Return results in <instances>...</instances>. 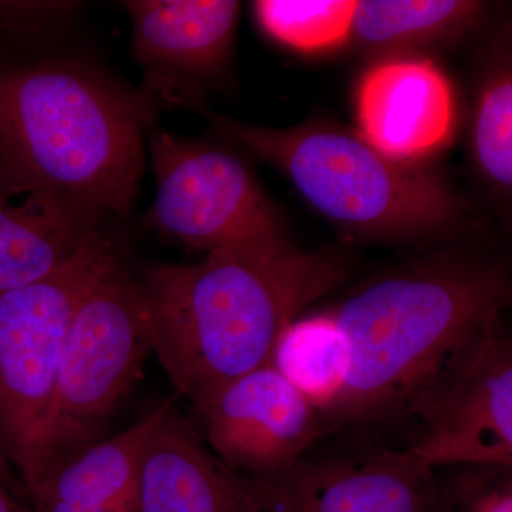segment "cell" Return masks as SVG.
<instances>
[{"instance_id": "1", "label": "cell", "mask_w": 512, "mask_h": 512, "mask_svg": "<svg viewBox=\"0 0 512 512\" xmlns=\"http://www.w3.org/2000/svg\"><path fill=\"white\" fill-rule=\"evenodd\" d=\"M333 249L301 251L284 228L144 272L151 350L191 403L271 363L279 335L348 278Z\"/></svg>"}, {"instance_id": "2", "label": "cell", "mask_w": 512, "mask_h": 512, "mask_svg": "<svg viewBox=\"0 0 512 512\" xmlns=\"http://www.w3.org/2000/svg\"><path fill=\"white\" fill-rule=\"evenodd\" d=\"M510 306V272L461 252L410 262L360 285L329 309L349 338L353 370L326 429L409 416Z\"/></svg>"}, {"instance_id": "3", "label": "cell", "mask_w": 512, "mask_h": 512, "mask_svg": "<svg viewBox=\"0 0 512 512\" xmlns=\"http://www.w3.org/2000/svg\"><path fill=\"white\" fill-rule=\"evenodd\" d=\"M151 109L77 64L0 72V151L19 183L130 217Z\"/></svg>"}, {"instance_id": "4", "label": "cell", "mask_w": 512, "mask_h": 512, "mask_svg": "<svg viewBox=\"0 0 512 512\" xmlns=\"http://www.w3.org/2000/svg\"><path fill=\"white\" fill-rule=\"evenodd\" d=\"M208 116L222 136L284 174L313 210L353 237L419 244L463 225L466 210L440 175L387 157L357 131L318 120L272 128Z\"/></svg>"}, {"instance_id": "5", "label": "cell", "mask_w": 512, "mask_h": 512, "mask_svg": "<svg viewBox=\"0 0 512 512\" xmlns=\"http://www.w3.org/2000/svg\"><path fill=\"white\" fill-rule=\"evenodd\" d=\"M151 352L141 281L121 256L74 315L49 413L20 476L25 487L43 471L107 439Z\"/></svg>"}, {"instance_id": "6", "label": "cell", "mask_w": 512, "mask_h": 512, "mask_svg": "<svg viewBox=\"0 0 512 512\" xmlns=\"http://www.w3.org/2000/svg\"><path fill=\"white\" fill-rule=\"evenodd\" d=\"M120 258L100 229L52 275L0 293V446L20 476L49 413L77 308Z\"/></svg>"}, {"instance_id": "7", "label": "cell", "mask_w": 512, "mask_h": 512, "mask_svg": "<svg viewBox=\"0 0 512 512\" xmlns=\"http://www.w3.org/2000/svg\"><path fill=\"white\" fill-rule=\"evenodd\" d=\"M157 195L147 222L192 249L211 252L282 229L249 165L224 147L154 131Z\"/></svg>"}, {"instance_id": "8", "label": "cell", "mask_w": 512, "mask_h": 512, "mask_svg": "<svg viewBox=\"0 0 512 512\" xmlns=\"http://www.w3.org/2000/svg\"><path fill=\"white\" fill-rule=\"evenodd\" d=\"M410 450L430 466L512 468V330L501 318L420 397Z\"/></svg>"}, {"instance_id": "9", "label": "cell", "mask_w": 512, "mask_h": 512, "mask_svg": "<svg viewBox=\"0 0 512 512\" xmlns=\"http://www.w3.org/2000/svg\"><path fill=\"white\" fill-rule=\"evenodd\" d=\"M191 404L212 453L255 481L284 477L326 430L322 416L272 365L235 377Z\"/></svg>"}, {"instance_id": "10", "label": "cell", "mask_w": 512, "mask_h": 512, "mask_svg": "<svg viewBox=\"0 0 512 512\" xmlns=\"http://www.w3.org/2000/svg\"><path fill=\"white\" fill-rule=\"evenodd\" d=\"M289 512H450L437 468L409 447L306 460L265 481Z\"/></svg>"}, {"instance_id": "11", "label": "cell", "mask_w": 512, "mask_h": 512, "mask_svg": "<svg viewBox=\"0 0 512 512\" xmlns=\"http://www.w3.org/2000/svg\"><path fill=\"white\" fill-rule=\"evenodd\" d=\"M356 119L357 133L380 153L421 164L453 140L457 100L433 60L390 57L373 64L360 79Z\"/></svg>"}, {"instance_id": "12", "label": "cell", "mask_w": 512, "mask_h": 512, "mask_svg": "<svg viewBox=\"0 0 512 512\" xmlns=\"http://www.w3.org/2000/svg\"><path fill=\"white\" fill-rule=\"evenodd\" d=\"M140 512H259L261 488L229 470L168 400L138 474Z\"/></svg>"}, {"instance_id": "13", "label": "cell", "mask_w": 512, "mask_h": 512, "mask_svg": "<svg viewBox=\"0 0 512 512\" xmlns=\"http://www.w3.org/2000/svg\"><path fill=\"white\" fill-rule=\"evenodd\" d=\"M133 45L158 92L214 79L234 45L241 3L229 0H137L127 3Z\"/></svg>"}, {"instance_id": "14", "label": "cell", "mask_w": 512, "mask_h": 512, "mask_svg": "<svg viewBox=\"0 0 512 512\" xmlns=\"http://www.w3.org/2000/svg\"><path fill=\"white\" fill-rule=\"evenodd\" d=\"M99 231L97 214L49 188L0 192V293L52 275Z\"/></svg>"}, {"instance_id": "15", "label": "cell", "mask_w": 512, "mask_h": 512, "mask_svg": "<svg viewBox=\"0 0 512 512\" xmlns=\"http://www.w3.org/2000/svg\"><path fill=\"white\" fill-rule=\"evenodd\" d=\"M167 404L30 480L26 491L33 512H140L141 454Z\"/></svg>"}, {"instance_id": "16", "label": "cell", "mask_w": 512, "mask_h": 512, "mask_svg": "<svg viewBox=\"0 0 512 512\" xmlns=\"http://www.w3.org/2000/svg\"><path fill=\"white\" fill-rule=\"evenodd\" d=\"M467 146L481 190L512 220V19L495 30L478 56Z\"/></svg>"}, {"instance_id": "17", "label": "cell", "mask_w": 512, "mask_h": 512, "mask_svg": "<svg viewBox=\"0 0 512 512\" xmlns=\"http://www.w3.org/2000/svg\"><path fill=\"white\" fill-rule=\"evenodd\" d=\"M488 3L477 0H363L357 2L350 45L384 60L466 39L484 25Z\"/></svg>"}, {"instance_id": "18", "label": "cell", "mask_w": 512, "mask_h": 512, "mask_svg": "<svg viewBox=\"0 0 512 512\" xmlns=\"http://www.w3.org/2000/svg\"><path fill=\"white\" fill-rule=\"evenodd\" d=\"M323 423L348 392L353 370L352 346L328 311L299 316L276 340L271 363Z\"/></svg>"}, {"instance_id": "19", "label": "cell", "mask_w": 512, "mask_h": 512, "mask_svg": "<svg viewBox=\"0 0 512 512\" xmlns=\"http://www.w3.org/2000/svg\"><path fill=\"white\" fill-rule=\"evenodd\" d=\"M357 2L261 0L256 19L276 42L302 53H319L349 42Z\"/></svg>"}, {"instance_id": "20", "label": "cell", "mask_w": 512, "mask_h": 512, "mask_svg": "<svg viewBox=\"0 0 512 512\" xmlns=\"http://www.w3.org/2000/svg\"><path fill=\"white\" fill-rule=\"evenodd\" d=\"M484 476L450 490V512H512V468H480Z\"/></svg>"}, {"instance_id": "21", "label": "cell", "mask_w": 512, "mask_h": 512, "mask_svg": "<svg viewBox=\"0 0 512 512\" xmlns=\"http://www.w3.org/2000/svg\"><path fill=\"white\" fill-rule=\"evenodd\" d=\"M0 485L29 501L28 491H26L22 477H20L19 471L13 466L9 457L6 456L2 446H0Z\"/></svg>"}, {"instance_id": "22", "label": "cell", "mask_w": 512, "mask_h": 512, "mask_svg": "<svg viewBox=\"0 0 512 512\" xmlns=\"http://www.w3.org/2000/svg\"><path fill=\"white\" fill-rule=\"evenodd\" d=\"M0 512H33L30 503L0 485Z\"/></svg>"}, {"instance_id": "23", "label": "cell", "mask_w": 512, "mask_h": 512, "mask_svg": "<svg viewBox=\"0 0 512 512\" xmlns=\"http://www.w3.org/2000/svg\"><path fill=\"white\" fill-rule=\"evenodd\" d=\"M259 487H261V510L259 512H289L284 505L276 500L264 481H259Z\"/></svg>"}]
</instances>
